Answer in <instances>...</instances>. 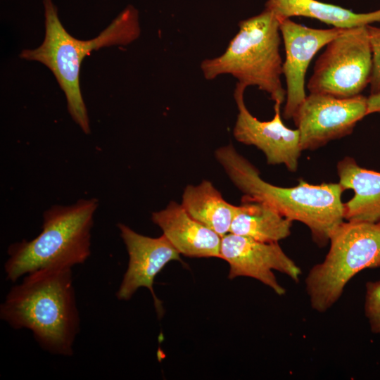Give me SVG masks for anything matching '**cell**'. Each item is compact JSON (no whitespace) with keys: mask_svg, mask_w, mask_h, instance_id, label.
Listing matches in <instances>:
<instances>
[{"mask_svg":"<svg viewBox=\"0 0 380 380\" xmlns=\"http://www.w3.org/2000/svg\"><path fill=\"white\" fill-rule=\"evenodd\" d=\"M280 20L272 11L241 20L239 30L220 56L203 60L201 70L208 80L230 75L245 87L255 86L274 102L286 99L280 55Z\"/></svg>","mask_w":380,"mask_h":380,"instance_id":"cell-5","label":"cell"},{"mask_svg":"<svg viewBox=\"0 0 380 380\" xmlns=\"http://www.w3.org/2000/svg\"><path fill=\"white\" fill-rule=\"evenodd\" d=\"M247 87L236 83L234 97L238 108L233 129L234 138L246 145L257 147L265 154L270 165H284L291 172H296L303 151L298 129H292L284 124L281 106L274 103L272 120L261 121L254 117L246 106L243 94Z\"/></svg>","mask_w":380,"mask_h":380,"instance_id":"cell-10","label":"cell"},{"mask_svg":"<svg viewBox=\"0 0 380 380\" xmlns=\"http://www.w3.org/2000/svg\"><path fill=\"white\" fill-rule=\"evenodd\" d=\"M329 242L324 260L310 270L305 280L310 305L318 312L331 308L358 272L380 267V222L344 220Z\"/></svg>","mask_w":380,"mask_h":380,"instance_id":"cell-6","label":"cell"},{"mask_svg":"<svg viewBox=\"0 0 380 380\" xmlns=\"http://www.w3.org/2000/svg\"><path fill=\"white\" fill-rule=\"evenodd\" d=\"M376 113H380V92L367 97V115Z\"/></svg>","mask_w":380,"mask_h":380,"instance_id":"cell-20","label":"cell"},{"mask_svg":"<svg viewBox=\"0 0 380 380\" xmlns=\"http://www.w3.org/2000/svg\"><path fill=\"white\" fill-rule=\"evenodd\" d=\"M45 37L42 44L33 49H24L20 57L38 61L54 75L67 100L68 112L86 134L90 133L89 120L80 87V71L84 57L94 50L113 45H126L140 34L138 11L126 7L103 30L90 40H80L63 26L52 0H43Z\"/></svg>","mask_w":380,"mask_h":380,"instance_id":"cell-3","label":"cell"},{"mask_svg":"<svg viewBox=\"0 0 380 380\" xmlns=\"http://www.w3.org/2000/svg\"><path fill=\"white\" fill-rule=\"evenodd\" d=\"M99 201L80 199L70 205H53L43 213L41 233L8 248L6 278L12 282L44 268H72L91 255V231Z\"/></svg>","mask_w":380,"mask_h":380,"instance_id":"cell-4","label":"cell"},{"mask_svg":"<svg viewBox=\"0 0 380 380\" xmlns=\"http://www.w3.org/2000/svg\"><path fill=\"white\" fill-rule=\"evenodd\" d=\"M265 9L272 11L280 21L293 16H304L341 29L380 23V9L366 13H357L317 0H268Z\"/></svg>","mask_w":380,"mask_h":380,"instance_id":"cell-15","label":"cell"},{"mask_svg":"<svg viewBox=\"0 0 380 380\" xmlns=\"http://www.w3.org/2000/svg\"><path fill=\"white\" fill-rule=\"evenodd\" d=\"M372 52V71L369 82L370 94L380 92V27L367 25Z\"/></svg>","mask_w":380,"mask_h":380,"instance_id":"cell-19","label":"cell"},{"mask_svg":"<svg viewBox=\"0 0 380 380\" xmlns=\"http://www.w3.org/2000/svg\"><path fill=\"white\" fill-rule=\"evenodd\" d=\"M118 227L129 255V262L116 297L127 300L138 289L146 287L150 291L156 312L160 316L162 303L153 291L154 279L167 263L179 260L180 253L163 234L152 238L140 234L122 223L118 224Z\"/></svg>","mask_w":380,"mask_h":380,"instance_id":"cell-12","label":"cell"},{"mask_svg":"<svg viewBox=\"0 0 380 380\" xmlns=\"http://www.w3.org/2000/svg\"><path fill=\"white\" fill-rule=\"evenodd\" d=\"M279 29L285 50L282 70L286 83L283 116L289 120L293 118L307 96L305 77L312 59L322 47L345 29L311 28L296 23L290 18L281 20Z\"/></svg>","mask_w":380,"mask_h":380,"instance_id":"cell-11","label":"cell"},{"mask_svg":"<svg viewBox=\"0 0 380 380\" xmlns=\"http://www.w3.org/2000/svg\"><path fill=\"white\" fill-rule=\"evenodd\" d=\"M365 314L371 331L380 334V280L366 284Z\"/></svg>","mask_w":380,"mask_h":380,"instance_id":"cell-18","label":"cell"},{"mask_svg":"<svg viewBox=\"0 0 380 380\" xmlns=\"http://www.w3.org/2000/svg\"><path fill=\"white\" fill-rule=\"evenodd\" d=\"M337 174L343 189L354 192L343 203L344 220L380 222V172L363 168L346 156L337 163Z\"/></svg>","mask_w":380,"mask_h":380,"instance_id":"cell-14","label":"cell"},{"mask_svg":"<svg viewBox=\"0 0 380 380\" xmlns=\"http://www.w3.org/2000/svg\"><path fill=\"white\" fill-rule=\"evenodd\" d=\"M367 115V97L362 94L338 98L313 93L305 97L293 119L302 151H312L350 134Z\"/></svg>","mask_w":380,"mask_h":380,"instance_id":"cell-8","label":"cell"},{"mask_svg":"<svg viewBox=\"0 0 380 380\" xmlns=\"http://www.w3.org/2000/svg\"><path fill=\"white\" fill-rule=\"evenodd\" d=\"M0 318L14 329L30 330L49 353L72 356L80 322L72 268H44L25 274L1 304Z\"/></svg>","mask_w":380,"mask_h":380,"instance_id":"cell-1","label":"cell"},{"mask_svg":"<svg viewBox=\"0 0 380 380\" xmlns=\"http://www.w3.org/2000/svg\"><path fill=\"white\" fill-rule=\"evenodd\" d=\"M316 61L307 84L310 94L350 98L369 84L372 52L366 26L345 29Z\"/></svg>","mask_w":380,"mask_h":380,"instance_id":"cell-7","label":"cell"},{"mask_svg":"<svg viewBox=\"0 0 380 380\" xmlns=\"http://www.w3.org/2000/svg\"><path fill=\"white\" fill-rule=\"evenodd\" d=\"M220 258L229 265L228 277H248L262 282L275 293H286L273 270L298 282L300 268L282 250L278 242L266 243L229 232L221 239Z\"/></svg>","mask_w":380,"mask_h":380,"instance_id":"cell-9","label":"cell"},{"mask_svg":"<svg viewBox=\"0 0 380 380\" xmlns=\"http://www.w3.org/2000/svg\"><path fill=\"white\" fill-rule=\"evenodd\" d=\"M292 223L268 204L243 196L241 204L237 205L229 232L274 243L291 234Z\"/></svg>","mask_w":380,"mask_h":380,"instance_id":"cell-16","label":"cell"},{"mask_svg":"<svg viewBox=\"0 0 380 380\" xmlns=\"http://www.w3.org/2000/svg\"><path fill=\"white\" fill-rule=\"evenodd\" d=\"M215 158L244 196L264 202L292 222L304 224L320 247L329 243L333 232L344 221V190L339 183L312 184L300 179L293 187L272 184L231 144L217 148Z\"/></svg>","mask_w":380,"mask_h":380,"instance_id":"cell-2","label":"cell"},{"mask_svg":"<svg viewBox=\"0 0 380 380\" xmlns=\"http://www.w3.org/2000/svg\"><path fill=\"white\" fill-rule=\"evenodd\" d=\"M151 220L180 254L220 258L222 236L190 216L181 203L170 201L153 213Z\"/></svg>","mask_w":380,"mask_h":380,"instance_id":"cell-13","label":"cell"},{"mask_svg":"<svg viewBox=\"0 0 380 380\" xmlns=\"http://www.w3.org/2000/svg\"><path fill=\"white\" fill-rule=\"evenodd\" d=\"M181 204L190 216L222 237L229 232L237 210V205L225 201L208 180L198 185H188Z\"/></svg>","mask_w":380,"mask_h":380,"instance_id":"cell-17","label":"cell"}]
</instances>
